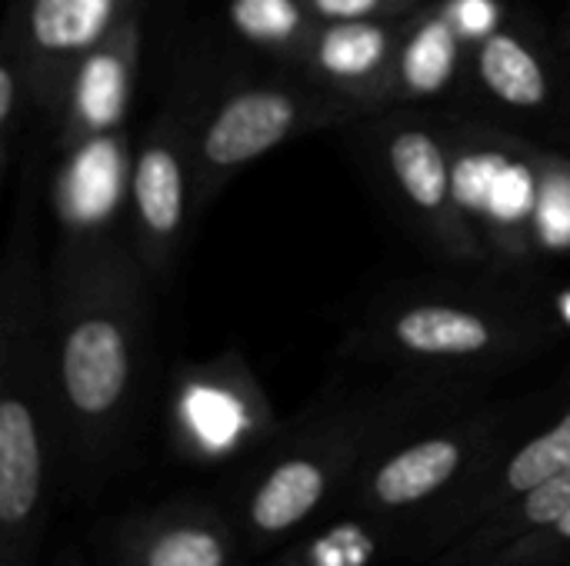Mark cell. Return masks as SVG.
<instances>
[{
	"instance_id": "6da1fadb",
	"label": "cell",
	"mask_w": 570,
	"mask_h": 566,
	"mask_svg": "<svg viewBox=\"0 0 570 566\" xmlns=\"http://www.w3.org/2000/svg\"><path fill=\"white\" fill-rule=\"evenodd\" d=\"M47 340L63 427V490L94 504L134 460L150 390L154 334L144 277L100 234H70L47 294Z\"/></svg>"
},
{
	"instance_id": "7a4b0ae2",
	"label": "cell",
	"mask_w": 570,
	"mask_h": 566,
	"mask_svg": "<svg viewBox=\"0 0 570 566\" xmlns=\"http://www.w3.org/2000/svg\"><path fill=\"white\" fill-rule=\"evenodd\" d=\"M471 387L401 377L387 387L324 400L301 414L261 454L237 500V527L250 557L274 554L324 514H337L364 464L404 430L474 404Z\"/></svg>"
},
{
	"instance_id": "3957f363",
	"label": "cell",
	"mask_w": 570,
	"mask_h": 566,
	"mask_svg": "<svg viewBox=\"0 0 570 566\" xmlns=\"http://www.w3.org/2000/svg\"><path fill=\"white\" fill-rule=\"evenodd\" d=\"M27 224L30 214L13 224L0 310V566H40L57 494H67L47 300L33 280Z\"/></svg>"
},
{
	"instance_id": "277c9868",
	"label": "cell",
	"mask_w": 570,
	"mask_h": 566,
	"mask_svg": "<svg viewBox=\"0 0 570 566\" xmlns=\"http://www.w3.org/2000/svg\"><path fill=\"white\" fill-rule=\"evenodd\" d=\"M554 340V327L501 297L401 294L364 320L354 354L401 370V377L484 387L528 364Z\"/></svg>"
},
{
	"instance_id": "5b68a950",
	"label": "cell",
	"mask_w": 570,
	"mask_h": 566,
	"mask_svg": "<svg viewBox=\"0 0 570 566\" xmlns=\"http://www.w3.org/2000/svg\"><path fill=\"white\" fill-rule=\"evenodd\" d=\"M534 404H464L404 430L361 470L341 510L374 514L407 534V554L421 527L454 504L491 460L531 424Z\"/></svg>"
},
{
	"instance_id": "8992f818",
	"label": "cell",
	"mask_w": 570,
	"mask_h": 566,
	"mask_svg": "<svg viewBox=\"0 0 570 566\" xmlns=\"http://www.w3.org/2000/svg\"><path fill=\"white\" fill-rule=\"evenodd\" d=\"M284 424L240 354L187 364L174 374L167 400V437L177 460L224 470L264 454Z\"/></svg>"
},
{
	"instance_id": "52a82bcc",
	"label": "cell",
	"mask_w": 570,
	"mask_h": 566,
	"mask_svg": "<svg viewBox=\"0 0 570 566\" xmlns=\"http://www.w3.org/2000/svg\"><path fill=\"white\" fill-rule=\"evenodd\" d=\"M361 103L337 90H301L281 83L240 87L197 127L194 163L200 200L250 160L317 123L347 120Z\"/></svg>"
},
{
	"instance_id": "ba28073f",
	"label": "cell",
	"mask_w": 570,
	"mask_h": 566,
	"mask_svg": "<svg viewBox=\"0 0 570 566\" xmlns=\"http://www.w3.org/2000/svg\"><path fill=\"white\" fill-rule=\"evenodd\" d=\"M451 163L458 207L481 247L514 260L538 254L531 224L541 153L508 137L471 133L451 140Z\"/></svg>"
},
{
	"instance_id": "9c48e42d",
	"label": "cell",
	"mask_w": 570,
	"mask_h": 566,
	"mask_svg": "<svg viewBox=\"0 0 570 566\" xmlns=\"http://www.w3.org/2000/svg\"><path fill=\"white\" fill-rule=\"evenodd\" d=\"M568 467L570 397L554 417L541 420L534 430H521L454 504H448L438 517H431L421 527L411 557H424L428 564L438 560L461 537H468L474 527H481L488 517H494L508 504L521 500L534 487L548 484L551 477L564 474Z\"/></svg>"
},
{
	"instance_id": "30bf717a",
	"label": "cell",
	"mask_w": 570,
	"mask_h": 566,
	"mask_svg": "<svg viewBox=\"0 0 570 566\" xmlns=\"http://www.w3.org/2000/svg\"><path fill=\"white\" fill-rule=\"evenodd\" d=\"M110 566H247L237 517L204 497L130 510L110 524Z\"/></svg>"
},
{
	"instance_id": "8fae6325",
	"label": "cell",
	"mask_w": 570,
	"mask_h": 566,
	"mask_svg": "<svg viewBox=\"0 0 570 566\" xmlns=\"http://www.w3.org/2000/svg\"><path fill=\"white\" fill-rule=\"evenodd\" d=\"M197 130H187L180 110L157 117L130 163V207L140 267L150 277L167 274L190 207V147Z\"/></svg>"
},
{
	"instance_id": "7c38bea8",
	"label": "cell",
	"mask_w": 570,
	"mask_h": 566,
	"mask_svg": "<svg viewBox=\"0 0 570 566\" xmlns=\"http://www.w3.org/2000/svg\"><path fill=\"white\" fill-rule=\"evenodd\" d=\"M381 160L404 210L421 224L434 247L454 260H484L488 250L481 247L454 197L451 143H444L431 127L391 123L381 130Z\"/></svg>"
},
{
	"instance_id": "4fadbf2b",
	"label": "cell",
	"mask_w": 570,
	"mask_h": 566,
	"mask_svg": "<svg viewBox=\"0 0 570 566\" xmlns=\"http://www.w3.org/2000/svg\"><path fill=\"white\" fill-rule=\"evenodd\" d=\"M134 13L137 0H30L20 43L10 33L30 97L63 110L73 70Z\"/></svg>"
},
{
	"instance_id": "5bb4252c",
	"label": "cell",
	"mask_w": 570,
	"mask_h": 566,
	"mask_svg": "<svg viewBox=\"0 0 570 566\" xmlns=\"http://www.w3.org/2000/svg\"><path fill=\"white\" fill-rule=\"evenodd\" d=\"M401 37L404 33L394 30L384 17L337 20L314 30L301 60L317 77V87L327 83L331 90L367 107L391 97Z\"/></svg>"
},
{
	"instance_id": "9a60e30c",
	"label": "cell",
	"mask_w": 570,
	"mask_h": 566,
	"mask_svg": "<svg viewBox=\"0 0 570 566\" xmlns=\"http://www.w3.org/2000/svg\"><path fill=\"white\" fill-rule=\"evenodd\" d=\"M137 43H140V23L134 13L73 70L63 100V127H60V143L67 150L90 137L120 130V120L134 93Z\"/></svg>"
},
{
	"instance_id": "2e32d148",
	"label": "cell",
	"mask_w": 570,
	"mask_h": 566,
	"mask_svg": "<svg viewBox=\"0 0 570 566\" xmlns=\"http://www.w3.org/2000/svg\"><path fill=\"white\" fill-rule=\"evenodd\" d=\"M124 190H130L127 140L120 130L70 147L53 180V207L67 234H100L114 220Z\"/></svg>"
},
{
	"instance_id": "e0dca14e",
	"label": "cell",
	"mask_w": 570,
	"mask_h": 566,
	"mask_svg": "<svg viewBox=\"0 0 570 566\" xmlns=\"http://www.w3.org/2000/svg\"><path fill=\"white\" fill-rule=\"evenodd\" d=\"M407 534L374 514L337 510L327 524L297 534L264 566H377L384 557L407 554Z\"/></svg>"
},
{
	"instance_id": "ac0fdd59",
	"label": "cell",
	"mask_w": 570,
	"mask_h": 566,
	"mask_svg": "<svg viewBox=\"0 0 570 566\" xmlns=\"http://www.w3.org/2000/svg\"><path fill=\"white\" fill-rule=\"evenodd\" d=\"M461 33L454 30L444 7L421 13L411 30L401 37V50L394 60L391 97H438L444 93L461 67Z\"/></svg>"
},
{
	"instance_id": "d6986e66",
	"label": "cell",
	"mask_w": 570,
	"mask_h": 566,
	"mask_svg": "<svg viewBox=\"0 0 570 566\" xmlns=\"http://www.w3.org/2000/svg\"><path fill=\"white\" fill-rule=\"evenodd\" d=\"M570 514V467L564 474L551 477L548 484L534 487L531 494H524L521 500L508 504L504 510H498L494 517H488L481 527H474L468 537H461L448 554H441L438 560L428 566H464L491 550H501L561 517Z\"/></svg>"
},
{
	"instance_id": "ffe728a7",
	"label": "cell",
	"mask_w": 570,
	"mask_h": 566,
	"mask_svg": "<svg viewBox=\"0 0 570 566\" xmlns=\"http://www.w3.org/2000/svg\"><path fill=\"white\" fill-rule=\"evenodd\" d=\"M481 87L518 110H541L551 97V77L541 53L511 30H494L478 43Z\"/></svg>"
},
{
	"instance_id": "44dd1931",
	"label": "cell",
	"mask_w": 570,
	"mask_h": 566,
	"mask_svg": "<svg viewBox=\"0 0 570 566\" xmlns=\"http://www.w3.org/2000/svg\"><path fill=\"white\" fill-rule=\"evenodd\" d=\"M227 17L244 40L274 50H297V57H304L317 30L304 0H230Z\"/></svg>"
},
{
	"instance_id": "7402d4cb",
	"label": "cell",
	"mask_w": 570,
	"mask_h": 566,
	"mask_svg": "<svg viewBox=\"0 0 570 566\" xmlns=\"http://www.w3.org/2000/svg\"><path fill=\"white\" fill-rule=\"evenodd\" d=\"M534 250H570V160L541 153L538 163V203H534Z\"/></svg>"
},
{
	"instance_id": "603a6c76",
	"label": "cell",
	"mask_w": 570,
	"mask_h": 566,
	"mask_svg": "<svg viewBox=\"0 0 570 566\" xmlns=\"http://www.w3.org/2000/svg\"><path fill=\"white\" fill-rule=\"evenodd\" d=\"M464 566H570V514Z\"/></svg>"
},
{
	"instance_id": "cb8c5ba5",
	"label": "cell",
	"mask_w": 570,
	"mask_h": 566,
	"mask_svg": "<svg viewBox=\"0 0 570 566\" xmlns=\"http://www.w3.org/2000/svg\"><path fill=\"white\" fill-rule=\"evenodd\" d=\"M27 77H23V63H20V50L13 43V37H7L3 43V60H0V137H3V167L10 163V143H13V120H17V107L20 100H27Z\"/></svg>"
},
{
	"instance_id": "d4e9b609",
	"label": "cell",
	"mask_w": 570,
	"mask_h": 566,
	"mask_svg": "<svg viewBox=\"0 0 570 566\" xmlns=\"http://www.w3.org/2000/svg\"><path fill=\"white\" fill-rule=\"evenodd\" d=\"M417 0H304L314 20L337 23V20H374V17H394L407 10Z\"/></svg>"
},
{
	"instance_id": "484cf974",
	"label": "cell",
	"mask_w": 570,
	"mask_h": 566,
	"mask_svg": "<svg viewBox=\"0 0 570 566\" xmlns=\"http://www.w3.org/2000/svg\"><path fill=\"white\" fill-rule=\"evenodd\" d=\"M454 30L461 33V40L481 43L484 37H491L494 30H501V3L498 0H448L444 3Z\"/></svg>"
},
{
	"instance_id": "4316f807",
	"label": "cell",
	"mask_w": 570,
	"mask_h": 566,
	"mask_svg": "<svg viewBox=\"0 0 570 566\" xmlns=\"http://www.w3.org/2000/svg\"><path fill=\"white\" fill-rule=\"evenodd\" d=\"M47 566H94V564H90V557H87L80 547H63V550L57 554V560H50Z\"/></svg>"
},
{
	"instance_id": "83f0119b",
	"label": "cell",
	"mask_w": 570,
	"mask_h": 566,
	"mask_svg": "<svg viewBox=\"0 0 570 566\" xmlns=\"http://www.w3.org/2000/svg\"><path fill=\"white\" fill-rule=\"evenodd\" d=\"M558 317H561L564 327H570V287L558 294Z\"/></svg>"
}]
</instances>
